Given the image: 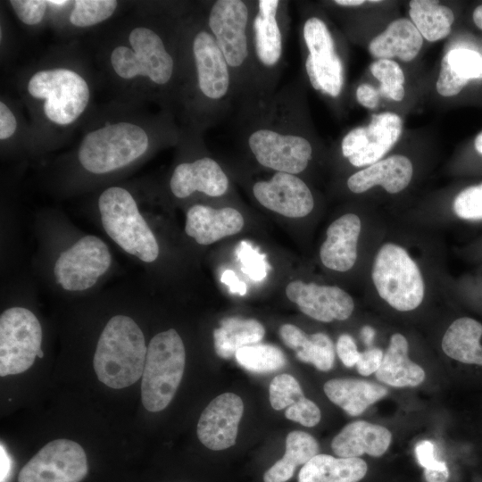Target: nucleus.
I'll return each instance as SVG.
<instances>
[{
    "instance_id": "f257e3e1",
    "label": "nucleus",
    "mask_w": 482,
    "mask_h": 482,
    "mask_svg": "<svg viewBox=\"0 0 482 482\" xmlns=\"http://www.w3.org/2000/svg\"><path fill=\"white\" fill-rule=\"evenodd\" d=\"M147 347L136 321L126 315L112 317L96 344L94 370L105 386L121 389L142 378Z\"/></svg>"
},
{
    "instance_id": "f03ea898",
    "label": "nucleus",
    "mask_w": 482,
    "mask_h": 482,
    "mask_svg": "<svg viewBox=\"0 0 482 482\" xmlns=\"http://www.w3.org/2000/svg\"><path fill=\"white\" fill-rule=\"evenodd\" d=\"M98 210L104 229L123 251L145 262L157 259L158 242L127 189H105L99 196Z\"/></svg>"
},
{
    "instance_id": "7ed1b4c3",
    "label": "nucleus",
    "mask_w": 482,
    "mask_h": 482,
    "mask_svg": "<svg viewBox=\"0 0 482 482\" xmlns=\"http://www.w3.org/2000/svg\"><path fill=\"white\" fill-rule=\"evenodd\" d=\"M185 362V346L174 328L150 340L141 381V400L147 411H161L170 404L181 382Z\"/></svg>"
},
{
    "instance_id": "20e7f679",
    "label": "nucleus",
    "mask_w": 482,
    "mask_h": 482,
    "mask_svg": "<svg viewBox=\"0 0 482 482\" xmlns=\"http://www.w3.org/2000/svg\"><path fill=\"white\" fill-rule=\"evenodd\" d=\"M148 145V136L141 127L118 122L88 132L80 143L78 156L86 170L104 174L138 159Z\"/></svg>"
},
{
    "instance_id": "39448f33",
    "label": "nucleus",
    "mask_w": 482,
    "mask_h": 482,
    "mask_svg": "<svg viewBox=\"0 0 482 482\" xmlns=\"http://www.w3.org/2000/svg\"><path fill=\"white\" fill-rule=\"evenodd\" d=\"M371 278L379 296L397 311L416 309L424 297L421 272L407 251L386 243L377 253Z\"/></svg>"
},
{
    "instance_id": "423d86ee",
    "label": "nucleus",
    "mask_w": 482,
    "mask_h": 482,
    "mask_svg": "<svg viewBox=\"0 0 482 482\" xmlns=\"http://www.w3.org/2000/svg\"><path fill=\"white\" fill-rule=\"evenodd\" d=\"M29 95L45 100L46 118L57 125L74 122L89 101L86 80L69 69H47L36 72L28 84Z\"/></svg>"
},
{
    "instance_id": "0eeeda50",
    "label": "nucleus",
    "mask_w": 482,
    "mask_h": 482,
    "mask_svg": "<svg viewBox=\"0 0 482 482\" xmlns=\"http://www.w3.org/2000/svg\"><path fill=\"white\" fill-rule=\"evenodd\" d=\"M130 47L119 46L111 54L115 73L125 79L147 77L157 85L168 83L174 70V61L161 37L146 27H137L129 36Z\"/></svg>"
},
{
    "instance_id": "6e6552de",
    "label": "nucleus",
    "mask_w": 482,
    "mask_h": 482,
    "mask_svg": "<svg viewBox=\"0 0 482 482\" xmlns=\"http://www.w3.org/2000/svg\"><path fill=\"white\" fill-rule=\"evenodd\" d=\"M42 328L27 308L14 306L0 316V376L29 370L41 350Z\"/></svg>"
},
{
    "instance_id": "1a4fd4ad",
    "label": "nucleus",
    "mask_w": 482,
    "mask_h": 482,
    "mask_svg": "<svg viewBox=\"0 0 482 482\" xmlns=\"http://www.w3.org/2000/svg\"><path fill=\"white\" fill-rule=\"evenodd\" d=\"M111 263L107 245L98 237L87 235L60 253L54 266V275L64 290L85 291L96 285Z\"/></svg>"
},
{
    "instance_id": "9d476101",
    "label": "nucleus",
    "mask_w": 482,
    "mask_h": 482,
    "mask_svg": "<svg viewBox=\"0 0 482 482\" xmlns=\"http://www.w3.org/2000/svg\"><path fill=\"white\" fill-rule=\"evenodd\" d=\"M88 470L79 444L56 439L43 446L21 470L18 482H80Z\"/></svg>"
},
{
    "instance_id": "9b49d317",
    "label": "nucleus",
    "mask_w": 482,
    "mask_h": 482,
    "mask_svg": "<svg viewBox=\"0 0 482 482\" xmlns=\"http://www.w3.org/2000/svg\"><path fill=\"white\" fill-rule=\"evenodd\" d=\"M303 35L309 51L305 70L311 85L332 97L337 96L344 83L343 64L327 25L320 18L311 17L304 22Z\"/></svg>"
},
{
    "instance_id": "f8f14e48",
    "label": "nucleus",
    "mask_w": 482,
    "mask_h": 482,
    "mask_svg": "<svg viewBox=\"0 0 482 482\" xmlns=\"http://www.w3.org/2000/svg\"><path fill=\"white\" fill-rule=\"evenodd\" d=\"M248 145L261 165L294 175L307 167L312 154L305 137L270 129L254 130L248 137Z\"/></svg>"
},
{
    "instance_id": "ddd939ff",
    "label": "nucleus",
    "mask_w": 482,
    "mask_h": 482,
    "mask_svg": "<svg viewBox=\"0 0 482 482\" xmlns=\"http://www.w3.org/2000/svg\"><path fill=\"white\" fill-rule=\"evenodd\" d=\"M402 128L397 114L389 112L375 114L367 127H357L346 134L341 144L342 154L355 167L371 165L393 147Z\"/></svg>"
},
{
    "instance_id": "4468645a",
    "label": "nucleus",
    "mask_w": 482,
    "mask_h": 482,
    "mask_svg": "<svg viewBox=\"0 0 482 482\" xmlns=\"http://www.w3.org/2000/svg\"><path fill=\"white\" fill-rule=\"evenodd\" d=\"M248 19L247 5L240 0H219L210 10V30L231 68L240 67L248 56Z\"/></svg>"
},
{
    "instance_id": "2eb2a0df",
    "label": "nucleus",
    "mask_w": 482,
    "mask_h": 482,
    "mask_svg": "<svg viewBox=\"0 0 482 482\" xmlns=\"http://www.w3.org/2000/svg\"><path fill=\"white\" fill-rule=\"evenodd\" d=\"M253 193L262 206L289 218L304 217L314 206L311 190L294 174L276 172L269 180L256 182Z\"/></svg>"
},
{
    "instance_id": "dca6fc26",
    "label": "nucleus",
    "mask_w": 482,
    "mask_h": 482,
    "mask_svg": "<svg viewBox=\"0 0 482 482\" xmlns=\"http://www.w3.org/2000/svg\"><path fill=\"white\" fill-rule=\"evenodd\" d=\"M243 411V401L236 394L224 393L215 397L199 418L198 439L213 451L234 445Z\"/></svg>"
},
{
    "instance_id": "f3484780",
    "label": "nucleus",
    "mask_w": 482,
    "mask_h": 482,
    "mask_svg": "<svg viewBox=\"0 0 482 482\" xmlns=\"http://www.w3.org/2000/svg\"><path fill=\"white\" fill-rule=\"evenodd\" d=\"M286 294L302 312L322 322L345 320L351 316L354 308L351 295L335 286H319L295 280L287 285Z\"/></svg>"
},
{
    "instance_id": "a211bd4d",
    "label": "nucleus",
    "mask_w": 482,
    "mask_h": 482,
    "mask_svg": "<svg viewBox=\"0 0 482 482\" xmlns=\"http://www.w3.org/2000/svg\"><path fill=\"white\" fill-rule=\"evenodd\" d=\"M198 86L209 99L223 98L229 87V64L212 33L202 30L193 41Z\"/></svg>"
},
{
    "instance_id": "6ab92c4d",
    "label": "nucleus",
    "mask_w": 482,
    "mask_h": 482,
    "mask_svg": "<svg viewBox=\"0 0 482 482\" xmlns=\"http://www.w3.org/2000/svg\"><path fill=\"white\" fill-rule=\"evenodd\" d=\"M170 187L178 198H186L196 191L215 197L227 192L229 179L216 161L203 157L179 164L171 175Z\"/></svg>"
},
{
    "instance_id": "aec40b11",
    "label": "nucleus",
    "mask_w": 482,
    "mask_h": 482,
    "mask_svg": "<svg viewBox=\"0 0 482 482\" xmlns=\"http://www.w3.org/2000/svg\"><path fill=\"white\" fill-rule=\"evenodd\" d=\"M244 218L231 207L214 209L195 204L187 212L185 231L199 245H211L241 231Z\"/></svg>"
},
{
    "instance_id": "412c9836",
    "label": "nucleus",
    "mask_w": 482,
    "mask_h": 482,
    "mask_svg": "<svg viewBox=\"0 0 482 482\" xmlns=\"http://www.w3.org/2000/svg\"><path fill=\"white\" fill-rule=\"evenodd\" d=\"M361 228V220L353 213H346L329 225L327 238L320 249V258L325 267L340 272L352 269L357 259Z\"/></svg>"
},
{
    "instance_id": "4be33fe9",
    "label": "nucleus",
    "mask_w": 482,
    "mask_h": 482,
    "mask_svg": "<svg viewBox=\"0 0 482 482\" xmlns=\"http://www.w3.org/2000/svg\"><path fill=\"white\" fill-rule=\"evenodd\" d=\"M391 440L392 434L385 427L357 420L346 425L333 438L331 447L342 458H359L363 453L379 457L386 452Z\"/></svg>"
},
{
    "instance_id": "5701e85b",
    "label": "nucleus",
    "mask_w": 482,
    "mask_h": 482,
    "mask_svg": "<svg viewBox=\"0 0 482 482\" xmlns=\"http://www.w3.org/2000/svg\"><path fill=\"white\" fill-rule=\"evenodd\" d=\"M412 172L411 161L406 156L395 154L353 174L347 180V186L356 194L377 185L382 186L390 194H396L409 185Z\"/></svg>"
},
{
    "instance_id": "b1692460",
    "label": "nucleus",
    "mask_w": 482,
    "mask_h": 482,
    "mask_svg": "<svg viewBox=\"0 0 482 482\" xmlns=\"http://www.w3.org/2000/svg\"><path fill=\"white\" fill-rule=\"evenodd\" d=\"M422 44L423 37L414 24L402 18L391 22L370 41L369 52L378 60L398 57L403 62H411L419 54Z\"/></svg>"
},
{
    "instance_id": "393cba45",
    "label": "nucleus",
    "mask_w": 482,
    "mask_h": 482,
    "mask_svg": "<svg viewBox=\"0 0 482 482\" xmlns=\"http://www.w3.org/2000/svg\"><path fill=\"white\" fill-rule=\"evenodd\" d=\"M482 323L470 317L452 322L442 339V349L451 359L482 369Z\"/></svg>"
},
{
    "instance_id": "a878e982",
    "label": "nucleus",
    "mask_w": 482,
    "mask_h": 482,
    "mask_svg": "<svg viewBox=\"0 0 482 482\" xmlns=\"http://www.w3.org/2000/svg\"><path fill=\"white\" fill-rule=\"evenodd\" d=\"M375 374L378 380L395 387L417 386L426 376L424 370L409 359L407 339L400 333L391 337Z\"/></svg>"
},
{
    "instance_id": "bb28decb",
    "label": "nucleus",
    "mask_w": 482,
    "mask_h": 482,
    "mask_svg": "<svg viewBox=\"0 0 482 482\" xmlns=\"http://www.w3.org/2000/svg\"><path fill=\"white\" fill-rule=\"evenodd\" d=\"M328 399L351 416L362 414L370 405L387 394V389L377 383L355 378H334L324 385Z\"/></svg>"
},
{
    "instance_id": "cd10ccee",
    "label": "nucleus",
    "mask_w": 482,
    "mask_h": 482,
    "mask_svg": "<svg viewBox=\"0 0 482 482\" xmlns=\"http://www.w3.org/2000/svg\"><path fill=\"white\" fill-rule=\"evenodd\" d=\"M279 3L278 0L259 1L253 21L255 53L266 67L276 65L282 55V34L277 20Z\"/></svg>"
},
{
    "instance_id": "c85d7f7f",
    "label": "nucleus",
    "mask_w": 482,
    "mask_h": 482,
    "mask_svg": "<svg viewBox=\"0 0 482 482\" xmlns=\"http://www.w3.org/2000/svg\"><path fill=\"white\" fill-rule=\"evenodd\" d=\"M367 470L366 462L360 458L317 454L302 467L298 482H358Z\"/></svg>"
},
{
    "instance_id": "c756f323",
    "label": "nucleus",
    "mask_w": 482,
    "mask_h": 482,
    "mask_svg": "<svg viewBox=\"0 0 482 482\" xmlns=\"http://www.w3.org/2000/svg\"><path fill=\"white\" fill-rule=\"evenodd\" d=\"M220 324L213 331L214 347L216 353L224 359L232 357L245 346L258 344L265 334L262 324L254 319L229 317Z\"/></svg>"
},
{
    "instance_id": "7c9ffc66",
    "label": "nucleus",
    "mask_w": 482,
    "mask_h": 482,
    "mask_svg": "<svg viewBox=\"0 0 482 482\" xmlns=\"http://www.w3.org/2000/svg\"><path fill=\"white\" fill-rule=\"evenodd\" d=\"M316 439L303 431H292L286 439L284 456L276 461L263 475L264 482H287L299 465L306 464L318 454Z\"/></svg>"
},
{
    "instance_id": "2f4dec72",
    "label": "nucleus",
    "mask_w": 482,
    "mask_h": 482,
    "mask_svg": "<svg viewBox=\"0 0 482 482\" xmlns=\"http://www.w3.org/2000/svg\"><path fill=\"white\" fill-rule=\"evenodd\" d=\"M409 14L422 37L430 42L445 37L454 21L450 8L431 0L411 1Z\"/></svg>"
},
{
    "instance_id": "473e14b6",
    "label": "nucleus",
    "mask_w": 482,
    "mask_h": 482,
    "mask_svg": "<svg viewBox=\"0 0 482 482\" xmlns=\"http://www.w3.org/2000/svg\"><path fill=\"white\" fill-rule=\"evenodd\" d=\"M235 357L240 366L254 373H270L286 366L287 359L278 346L255 344L237 351Z\"/></svg>"
},
{
    "instance_id": "72a5a7b5",
    "label": "nucleus",
    "mask_w": 482,
    "mask_h": 482,
    "mask_svg": "<svg viewBox=\"0 0 482 482\" xmlns=\"http://www.w3.org/2000/svg\"><path fill=\"white\" fill-rule=\"evenodd\" d=\"M295 355L299 361L311 363L321 371H328L335 362L334 345L326 334L314 333L306 336L295 351Z\"/></svg>"
},
{
    "instance_id": "f704fd0d",
    "label": "nucleus",
    "mask_w": 482,
    "mask_h": 482,
    "mask_svg": "<svg viewBox=\"0 0 482 482\" xmlns=\"http://www.w3.org/2000/svg\"><path fill=\"white\" fill-rule=\"evenodd\" d=\"M372 75L381 82L379 93L395 101L403 100L404 74L399 64L392 60L379 59L370 65Z\"/></svg>"
},
{
    "instance_id": "c9c22d12",
    "label": "nucleus",
    "mask_w": 482,
    "mask_h": 482,
    "mask_svg": "<svg viewBox=\"0 0 482 482\" xmlns=\"http://www.w3.org/2000/svg\"><path fill=\"white\" fill-rule=\"evenodd\" d=\"M115 0H77L70 14V21L76 27H89L110 18L116 10Z\"/></svg>"
},
{
    "instance_id": "e433bc0d",
    "label": "nucleus",
    "mask_w": 482,
    "mask_h": 482,
    "mask_svg": "<svg viewBox=\"0 0 482 482\" xmlns=\"http://www.w3.org/2000/svg\"><path fill=\"white\" fill-rule=\"evenodd\" d=\"M270 403L279 411L289 407L304 397L298 381L289 374H279L270 382Z\"/></svg>"
},
{
    "instance_id": "4c0bfd02",
    "label": "nucleus",
    "mask_w": 482,
    "mask_h": 482,
    "mask_svg": "<svg viewBox=\"0 0 482 482\" xmlns=\"http://www.w3.org/2000/svg\"><path fill=\"white\" fill-rule=\"evenodd\" d=\"M453 71L467 79H482V54L463 47L454 48L445 55Z\"/></svg>"
},
{
    "instance_id": "58836bf2",
    "label": "nucleus",
    "mask_w": 482,
    "mask_h": 482,
    "mask_svg": "<svg viewBox=\"0 0 482 482\" xmlns=\"http://www.w3.org/2000/svg\"><path fill=\"white\" fill-rule=\"evenodd\" d=\"M454 213L462 220H482V183L461 190L454 198Z\"/></svg>"
},
{
    "instance_id": "ea45409f",
    "label": "nucleus",
    "mask_w": 482,
    "mask_h": 482,
    "mask_svg": "<svg viewBox=\"0 0 482 482\" xmlns=\"http://www.w3.org/2000/svg\"><path fill=\"white\" fill-rule=\"evenodd\" d=\"M237 255L242 264V271L255 281L262 280L268 273L269 264L265 255L246 241H242L237 249Z\"/></svg>"
},
{
    "instance_id": "a19ab883",
    "label": "nucleus",
    "mask_w": 482,
    "mask_h": 482,
    "mask_svg": "<svg viewBox=\"0 0 482 482\" xmlns=\"http://www.w3.org/2000/svg\"><path fill=\"white\" fill-rule=\"evenodd\" d=\"M287 419L298 422L305 427H314L320 420V411L316 403L305 396L293 405L287 408L285 411Z\"/></svg>"
},
{
    "instance_id": "79ce46f5",
    "label": "nucleus",
    "mask_w": 482,
    "mask_h": 482,
    "mask_svg": "<svg viewBox=\"0 0 482 482\" xmlns=\"http://www.w3.org/2000/svg\"><path fill=\"white\" fill-rule=\"evenodd\" d=\"M10 4L17 17L27 25H36L44 18L47 1L12 0Z\"/></svg>"
},
{
    "instance_id": "37998d69",
    "label": "nucleus",
    "mask_w": 482,
    "mask_h": 482,
    "mask_svg": "<svg viewBox=\"0 0 482 482\" xmlns=\"http://www.w3.org/2000/svg\"><path fill=\"white\" fill-rule=\"evenodd\" d=\"M469 83V80L457 75L450 67L447 59L444 56L436 82V90L443 96H453L459 94Z\"/></svg>"
},
{
    "instance_id": "c03bdc74",
    "label": "nucleus",
    "mask_w": 482,
    "mask_h": 482,
    "mask_svg": "<svg viewBox=\"0 0 482 482\" xmlns=\"http://www.w3.org/2000/svg\"><path fill=\"white\" fill-rule=\"evenodd\" d=\"M420 465L425 470H439L448 468L445 461H438L435 456V445L428 440L419 442L414 449Z\"/></svg>"
},
{
    "instance_id": "a18cd8bd",
    "label": "nucleus",
    "mask_w": 482,
    "mask_h": 482,
    "mask_svg": "<svg viewBox=\"0 0 482 482\" xmlns=\"http://www.w3.org/2000/svg\"><path fill=\"white\" fill-rule=\"evenodd\" d=\"M337 353L346 367L356 365L361 353L357 349L353 338L347 334H343L338 337L337 342Z\"/></svg>"
},
{
    "instance_id": "49530a36",
    "label": "nucleus",
    "mask_w": 482,
    "mask_h": 482,
    "mask_svg": "<svg viewBox=\"0 0 482 482\" xmlns=\"http://www.w3.org/2000/svg\"><path fill=\"white\" fill-rule=\"evenodd\" d=\"M384 353L378 348H370L360 353L356 363L358 372L362 376L375 373L382 362Z\"/></svg>"
},
{
    "instance_id": "de8ad7c7",
    "label": "nucleus",
    "mask_w": 482,
    "mask_h": 482,
    "mask_svg": "<svg viewBox=\"0 0 482 482\" xmlns=\"http://www.w3.org/2000/svg\"><path fill=\"white\" fill-rule=\"evenodd\" d=\"M279 335L284 344L294 351L300 347L307 336L302 329L292 324L281 326Z\"/></svg>"
},
{
    "instance_id": "09e8293b",
    "label": "nucleus",
    "mask_w": 482,
    "mask_h": 482,
    "mask_svg": "<svg viewBox=\"0 0 482 482\" xmlns=\"http://www.w3.org/2000/svg\"><path fill=\"white\" fill-rule=\"evenodd\" d=\"M17 129V120L12 112L8 106L0 103V139H7L11 137Z\"/></svg>"
},
{
    "instance_id": "8fccbe9b",
    "label": "nucleus",
    "mask_w": 482,
    "mask_h": 482,
    "mask_svg": "<svg viewBox=\"0 0 482 482\" xmlns=\"http://www.w3.org/2000/svg\"><path fill=\"white\" fill-rule=\"evenodd\" d=\"M356 98L362 106L373 109L378 105L379 92L371 85L364 83L358 87Z\"/></svg>"
},
{
    "instance_id": "3c124183",
    "label": "nucleus",
    "mask_w": 482,
    "mask_h": 482,
    "mask_svg": "<svg viewBox=\"0 0 482 482\" xmlns=\"http://www.w3.org/2000/svg\"><path fill=\"white\" fill-rule=\"evenodd\" d=\"M220 280L222 283L229 286L231 293H237L240 295H245L246 285L237 278L233 270H226L222 273Z\"/></svg>"
},
{
    "instance_id": "603ef678",
    "label": "nucleus",
    "mask_w": 482,
    "mask_h": 482,
    "mask_svg": "<svg viewBox=\"0 0 482 482\" xmlns=\"http://www.w3.org/2000/svg\"><path fill=\"white\" fill-rule=\"evenodd\" d=\"M424 476L427 482H447L449 479V470H425Z\"/></svg>"
},
{
    "instance_id": "864d4df0",
    "label": "nucleus",
    "mask_w": 482,
    "mask_h": 482,
    "mask_svg": "<svg viewBox=\"0 0 482 482\" xmlns=\"http://www.w3.org/2000/svg\"><path fill=\"white\" fill-rule=\"evenodd\" d=\"M1 482H6L11 470V458L8 455L3 444H1Z\"/></svg>"
},
{
    "instance_id": "5fc2aeb1",
    "label": "nucleus",
    "mask_w": 482,
    "mask_h": 482,
    "mask_svg": "<svg viewBox=\"0 0 482 482\" xmlns=\"http://www.w3.org/2000/svg\"><path fill=\"white\" fill-rule=\"evenodd\" d=\"M361 337L364 344L368 346H370L375 337L374 328L370 326L362 327L361 329Z\"/></svg>"
},
{
    "instance_id": "6e6d98bb",
    "label": "nucleus",
    "mask_w": 482,
    "mask_h": 482,
    "mask_svg": "<svg viewBox=\"0 0 482 482\" xmlns=\"http://www.w3.org/2000/svg\"><path fill=\"white\" fill-rule=\"evenodd\" d=\"M473 21L477 27L482 29V4L478 5L473 12Z\"/></svg>"
},
{
    "instance_id": "4d7b16f0",
    "label": "nucleus",
    "mask_w": 482,
    "mask_h": 482,
    "mask_svg": "<svg viewBox=\"0 0 482 482\" xmlns=\"http://www.w3.org/2000/svg\"><path fill=\"white\" fill-rule=\"evenodd\" d=\"M365 1L363 0H336L335 4L342 6H357L363 4Z\"/></svg>"
},
{
    "instance_id": "13d9d810",
    "label": "nucleus",
    "mask_w": 482,
    "mask_h": 482,
    "mask_svg": "<svg viewBox=\"0 0 482 482\" xmlns=\"http://www.w3.org/2000/svg\"><path fill=\"white\" fill-rule=\"evenodd\" d=\"M474 145L476 150L482 154V131L477 136Z\"/></svg>"
},
{
    "instance_id": "bf43d9fd",
    "label": "nucleus",
    "mask_w": 482,
    "mask_h": 482,
    "mask_svg": "<svg viewBox=\"0 0 482 482\" xmlns=\"http://www.w3.org/2000/svg\"><path fill=\"white\" fill-rule=\"evenodd\" d=\"M69 2L68 1H62V0H53V1H47V4H54V5H64L66 4H68Z\"/></svg>"
}]
</instances>
